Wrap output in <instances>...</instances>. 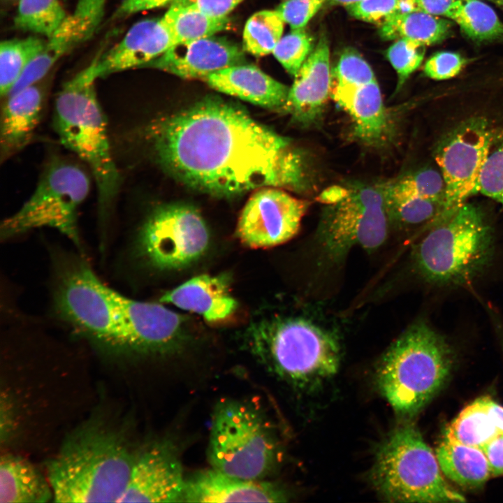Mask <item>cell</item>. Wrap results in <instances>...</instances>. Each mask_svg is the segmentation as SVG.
<instances>
[{
  "mask_svg": "<svg viewBox=\"0 0 503 503\" xmlns=\"http://www.w3.org/2000/svg\"><path fill=\"white\" fill-rule=\"evenodd\" d=\"M148 137L158 162L190 187L235 196L263 187L302 191L305 157L291 140L239 106L206 99L154 122Z\"/></svg>",
  "mask_w": 503,
  "mask_h": 503,
  "instance_id": "cell-1",
  "label": "cell"
},
{
  "mask_svg": "<svg viewBox=\"0 0 503 503\" xmlns=\"http://www.w3.org/2000/svg\"><path fill=\"white\" fill-rule=\"evenodd\" d=\"M50 306L75 335L125 354H163L184 340V319L161 304L137 300L104 284L84 254L50 252Z\"/></svg>",
  "mask_w": 503,
  "mask_h": 503,
  "instance_id": "cell-2",
  "label": "cell"
},
{
  "mask_svg": "<svg viewBox=\"0 0 503 503\" xmlns=\"http://www.w3.org/2000/svg\"><path fill=\"white\" fill-rule=\"evenodd\" d=\"M135 458L122 437L99 427L70 437L48 467L57 502H119Z\"/></svg>",
  "mask_w": 503,
  "mask_h": 503,
  "instance_id": "cell-3",
  "label": "cell"
},
{
  "mask_svg": "<svg viewBox=\"0 0 503 503\" xmlns=\"http://www.w3.org/2000/svg\"><path fill=\"white\" fill-rule=\"evenodd\" d=\"M251 351L291 386L312 391L337 373L341 348L337 337L301 317L265 316L246 330Z\"/></svg>",
  "mask_w": 503,
  "mask_h": 503,
  "instance_id": "cell-4",
  "label": "cell"
},
{
  "mask_svg": "<svg viewBox=\"0 0 503 503\" xmlns=\"http://www.w3.org/2000/svg\"><path fill=\"white\" fill-rule=\"evenodd\" d=\"M97 57L64 84L55 100L53 126L62 145L89 168L97 187L99 217L104 221L117 195L121 177L96 93Z\"/></svg>",
  "mask_w": 503,
  "mask_h": 503,
  "instance_id": "cell-5",
  "label": "cell"
},
{
  "mask_svg": "<svg viewBox=\"0 0 503 503\" xmlns=\"http://www.w3.org/2000/svg\"><path fill=\"white\" fill-rule=\"evenodd\" d=\"M453 362L454 352L446 338L425 322H417L380 358L376 385L398 415L409 418L440 391Z\"/></svg>",
  "mask_w": 503,
  "mask_h": 503,
  "instance_id": "cell-6",
  "label": "cell"
},
{
  "mask_svg": "<svg viewBox=\"0 0 503 503\" xmlns=\"http://www.w3.org/2000/svg\"><path fill=\"white\" fill-rule=\"evenodd\" d=\"M426 229L412 251L414 265L425 281L442 286L465 285L490 263L493 230L474 205L467 202Z\"/></svg>",
  "mask_w": 503,
  "mask_h": 503,
  "instance_id": "cell-7",
  "label": "cell"
},
{
  "mask_svg": "<svg viewBox=\"0 0 503 503\" xmlns=\"http://www.w3.org/2000/svg\"><path fill=\"white\" fill-rule=\"evenodd\" d=\"M442 474L436 454L417 427L407 421L380 444L370 478L376 491L389 502H465V497Z\"/></svg>",
  "mask_w": 503,
  "mask_h": 503,
  "instance_id": "cell-8",
  "label": "cell"
},
{
  "mask_svg": "<svg viewBox=\"0 0 503 503\" xmlns=\"http://www.w3.org/2000/svg\"><path fill=\"white\" fill-rule=\"evenodd\" d=\"M279 453L273 431L256 407L229 399L217 404L207 448L212 468L243 479L262 480L274 469Z\"/></svg>",
  "mask_w": 503,
  "mask_h": 503,
  "instance_id": "cell-9",
  "label": "cell"
},
{
  "mask_svg": "<svg viewBox=\"0 0 503 503\" xmlns=\"http://www.w3.org/2000/svg\"><path fill=\"white\" fill-rule=\"evenodd\" d=\"M319 201L324 205L319 238L331 258L341 260L355 247L374 250L386 240L391 221L383 183L335 185Z\"/></svg>",
  "mask_w": 503,
  "mask_h": 503,
  "instance_id": "cell-10",
  "label": "cell"
},
{
  "mask_svg": "<svg viewBox=\"0 0 503 503\" xmlns=\"http://www.w3.org/2000/svg\"><path fill=\"white\" fill-rule=\"evenodd\" d=\"M89 191L90 180L81 167L65 160L52 161L31 196L1 222V240H8L34 229L50 228L65 235L83 253L78 211Z\"/></svg>",
  "mask_w": 503,
  "mask_h": 503,
  "instance_id": "cell-11",
  "label": "cell"
},
{
  "mask_svg": "<svg viewBox=\"0 0 503 503\" xmlns=\"http://www.w3.org/2000/svg\"><path fill=\"white\" fill-rule=\"evenodd\" d=\"M209 242L208 228L195 208L161 206L152 211L128 242L126 261L157 270L180 269L200 258Z\"/></svg>",
  "mask_w": 503,
  "mask_h": 503,
  "instance_id": "cell-12",
  "label": "cell"
},
{
  "mask_svg": "<svg viewBox=\"0 0 503 503\" xmlns=\"http://www.w3.org/2000/svg\"><path fill=\"white\" fill-rule=\"evenodd\" d=\"M493 143L488 123L478 118L460 125L438 147L435 158L445 189L442 212L432 225L451 216L479 192L481 172Z\"/></svg>",
  "mask_w": 503,
  "mask_h": 503,
  "instance_id": "cell-13",
  "label": "cell"
},
{
  "mask_svg": "<svg viewBox=\"0 0 503 503\" xmlns=\"http://www.w3.org/2000/svg\"><path fill=\"white\" fill-rule=\"evenodd\" d=\"M285 190L263 187L253 191L236 227V235L243 245L255 249L269 248L296 235L309 203Z\"/></svg>",
  "mask_w": 503,
  "mask_h": 503,
  "instance_id": "cell-14",
  "label": "cell"
},
{
  "mask_svg": "<svg viewBox=\"0 0 503 503\" xmlns=\"http://www.w3.org/2000/svg\"><path fill=\"white\" fill-rule=\"evenodd\" d=\"M186 483L175 448L159 442L135 457L119 502H183Z\"/></svg>",
  "mask_w": 503,
  "mask_h": 503,
  "instance_id": "cell-15",
  "label": "cell"
},
{
  "mask_svg": "<svg viewBox=\"0 0 503 503\" xmlns=\"http://www.w3.org/2000/svg\"><path fill=\"white\" fill-rule=\"evenodd\" d=\"M105 2L106 0H78L73 13L67 14L47 38L43 48L27 66L8 96L36 84L59 59L91 38L102 22Z\"/></svg>",
  "mask_w": 503,
  "mask_h": 503,
  "instance_id": "cell-16",
  "label": "cell"
},
{
  "mask_svg": "<svg viewBox=\"0 0 503 503\" xmlns=\"http://www.w3.org/2000/svg\"><path fill=\"white\" fill-rule=\"evenodd\" d=\"M245 52L231 41L211 36L175 44L143 67L156 68L184 79L204 80L212 73L246 63Z\"/></svg>",
  "mask_w": 503,
  "mask_h": 503,
  "instance_id": "cell-17",
  "label": "cell"
},
{
  "mask_svg": "<svg viewBox=\"0 0 503 503\" xmlns=\"http://www.w3.org/2000/svg\"><path fill=\"white\" fill-rule=\"evenodd\" d=\"M330 98L350 117L352 135L358 142L378 149L391 143L394 122L377 80L359 86L332 85Z\"/></svg>",
  "mask_w": 503,
  "mask_h": 503,
  "instance_id": "cell-18",
  "label": "cell"
},
{
  "mask_svg": "<svg viewBox=\"0 0 503 503\" xmlns=\"http://www.w3.org/2000/svg\"><path fill=\"white\" fill-rule=\"evenodd\" d=\"M331 88L329 43L326 34L321 33L294 76L284 112L302 126H310L318 123L330 97Z\"/></svg>",
  "mask_w": 503,
  "mask_h": 503,
  "instance_id": "cell-19",
  "label": "cell"
},
{
  "mask_svg": "<svg viewBox=\"0 0 503 503\" xmlns=\"http://www.w3.org/2000/svg\"><path fill=\"white\" fill-rule=\"evenodd\" d=\"M173 45L170 30L162 16L135 23L112 48L98 54L97 78L143 67Z\"/></svg>",
  "mask_w": 503,
  "mask_h": 503,
  "instance_id": "cell-20",
  "label": "cell"
},
{
  "mask_svg": "<svg viewBox=\"0 0 503 503\" xmlns=\"http://www.w3.org/2000/svg\"><path fill=\"white\" fill-rule=\"evenodd\" d=\"M289 496L275 483L228 475L214 468L187 480L185 502H284Z\"/></svg>",
  "mask_w": 503,
  "mask_h": 503,
  "instance_id": "cell-21",
  "label": "cell"
},
{
  "mask_svg": "<svg viewBox=\"0 0 503 503\" xmlns=\"http://www.w3.org/2000/svg\"><path fill=\"white\" fill-rule=\"evenodd\" d=\"M204 81L219 92L270 110L284 112L290 89L258 67L246 63L212 73Z\"/></svg>",
  "mask_w": 503,
  "mask_h": 503,
  "instance_id": "cell-22",
  "label": "cell"
},
{
  "mask_svg": "<svg viewBox=\"0 0 503 503\" xmlns=\"http://www.w3.org/2000/svg\"><path fill=\"white\" fill-rule=\"evenodd\" d=\"M159 301L196 313L209 322L227 319L238 306L225 275L194 277L166 292Z\"/></svg>",
  "mask_w": 503,
  "mask_h": 503,
  "instance_id": "cell-23",
  "label": "cell"
},
{
  "mask_svg": "<svg viewBox=\"0 0 503 503\" xmlns=\"http://www.w3.org/2000/svg\"><path fill=\"white\" fill-rule=\"evenodd\" d=\"M43 93L36 84L6 97L1 115V162L23 150L32 140L43 108Z\"/></svg>",
  "mask_w": 503,
  "mask_h": 503,
  "instance_id": "cell-24",
  "label": "cell"
},
{
  "mask_svg": "<svg viewBox=\"0 0 503 503\" xmlns=\"http://www.w3.org/2000/svg\"><path fill=\"white\" fill-rule=\"evenodd\" d=\"M53 498L48 477L27 459L5 454L0 462L1 503H42Z\"/></svg>",
  "mask_w": 503,
  "mask_h": 503,
  "instance_id": "cell-25",
  "label": "cell"
},
{
  "mask_svg": "<svg viewBox=\"0 0 503 503\" xmlns=\"http://www.w3.org/2000/svg\"><path fill=\"white\" fill-rule=\"evenodd\" d=\"M435 454L443 474L462 487L480 488L491 476L487 458L481 448L444 437Z\"/></svg>",
  "mask_w": 503,
  "mask_h": 503,
  "instance_id": "cell-26",
  "label": "cell"
},
{
  "mask_svg": "<svg viewBox=\"0 0 503 503\" xmlns=\"http://www.w3.org/2000/svg\"><path fill=\"white\" fill-rule=\"evenodd\" d=\"M451 22L448 18L420 10L398 11L378 25L379 34L386 41L406 38L430 45L451 36Z\"/></svg>",
  "mask_w": 503,
  "mask_h": 503,
  "instance_id": "cell-27",
  "label": "cell"
},
{
  "mask_svg": "<svg viewBox=\"0 0 503 503\" xmlns=\"http://www.w3.org/2000/svg\"><path fill=\"white\" fill-rule=\"evenodd\" d=\"M488 407V396L467 405L446 427L444 437L459 443L482 449L499 434Z\"/></svg>",
  "mask_w": 503,
  "mask_h": 503,
  "instance_id": "cell-28",
  "label": "cell"
},
{
  "mask_svg": "<svg viewBox=\"0 0 503 503\" xmlns=\"http://www.w3.org/2000/svg\"><path fill=\"white\" fill-rule=\"evenodd\" d=\"M469 38L479 42L503 39V22L481 0H459L447 15Z\"/></svg>",
  "mask_w": 503,
  "mask_h": 503,
  "instance_id": "cell-29",
  "label": "cell"
},
{
  "mask_svg": "<svg viewBox=\"0 0 503 503\" xmlns=\"http://www.w3.org/2000/svg\"><path fill=\"white\" fill-rule=\"evenodd\" d=\"M163 17L170 30L173 45L214 36L230 24L228 17H211L195 8L174 3Z\"/></svg>",
  "mask_w": 503,
  "mask_h": 503,
  "instance_id": "cell-30",
  "label": "cell"
},
{
  "mask_svg": "<svg viewBox=\"0 0 503 503\" xmlns=\"http://www.w3.org/2000/svg\"><path fill=\"white\" fill-rule=\"evenodd\" d=\"M45 40L35 36L3 41L0 44V93L6 97L27 66L43 48Z\"/></svg>",
  "mask_w": 503,
  "mask_h": 503,
  "instance_id": "cell-31",
  "label": "cell"
},
{
  "mask_svg": "<svg viewBox=\"0 0 503 503\" xmlns=\"http://www.w3.org/2000/svg\"><path fill=\"white\" fill-rule=\"evenodd\" d=\"M383 184L386 201L414 197L443 204L445 187L439 170L424 168Z\"/></svg>",
  "mask_w": 503,
  "mask_h": 503,
  "instance_id": "cell-32",
  "label": "cell"
},
{
  "mask_svg": "<svg viewBox=\"0 0 503 503\" xmlns=\"http://www.w3.org/2000/svg\"><path fill=\"white\" fill-rule=\"evenodd\" d=\"M284 24L275 10H263L254 13L244 27L243 50L256 57L272 52L282 37Z\"/></svg>",
  "mask_w": 503,
  "mask_h": 503,
  "instance_id": "cell-33",
  "label": "cell"
},
{
  "mask_svg": "<svg viewBox=\"0 0 503 503\" xmlns=\"http://www.w3.org/2000/svg\"><path fill=\"white\" fill-rule=\"evenodd\" d=\"M66 15L60 0H19L14 24L20 30L47 38Z\"/></svg>",
  "mask_w": 503,
  "mask_h": 503,
  "instance_id": "cell-34",
  "label": "cell"
},
{
  "mask_svg": "<svg viewBox=\"0 0 503 503\" xmlns=\"http://www.w3.org/2000/svg\"><path fill=\"white\" fill-rule=\"evenodd\" d=\"M314 47L313 38L305 28L291 29L281 38L272 54L284 69L294 77Z\"/></svg>",
  "mask_w": 503,
  "mask_h": 503,
  "instance_id": "cell-35",
  "label": "cell"
},
{
  "mask_svg": "<svg viewBox=\"0 0 503 503\" xmlns=\"http://www.w3.org/2000/svg\"><path fill=\"white\" fill-rule=\"evenodd\" d=\"M425 46L415 41L400 38L395 40L386 50V57L398 75L396 91L421 64Z\"/></svg>",
  "mask_w": 503,
  "mask_h": 503,
  "instance_id": "cell-36",
  "label": "cell"
},
{
  "mask_svg": "<svg viewBox=\"0 0 503 503\" xmlns=\"http://www.w3.org/2000/svg\"><path fill=\"white\" fill-rule=\"evenodd\" d=\"M332 85L359 86L376 80L374 71L355 50L347 48L331 70Z\"/></svg>",
  "mask_w": 503,
  "mask_h": 503,
  "instance_id": "cell-37",
  "label": "cell"
},
{
  "mask_svg": "<svg viewBox=\"0 0 503 503\" xmlns=\"http://www.w3.org/2000/svg\"><path fill=\"white\" fill-rule=\"evenodd\" d=\"M479 192L503 206V138L488 154L481 175Z\"/></svg>",
  "mask_w": 503,
  "mask_h": 503,
  "instance_id": "cell-38",
  "label": "cell"
},
{
  "mask_svg": "<svg viewBox=\"0 0 503 503\" xmlns=\"http://www.w3.org/2000/svg\"><path fill=\"white\" fill-rule=\"evenodd\" d=\"M402 0H361L345 6L353 17L378 25L391 15L401 10Z\"/></svg>",
  "mask_w": 503,
  "mask_h": 503,
  "instance_id": "cell-39",
  "label": "cell"
},
{
  "mask_svg": "<svg viewBox=\"0 0 503 503\" xmlns=\"http://www.w3.org/2000/svg\"><path fill=\"white\" fill-rule=\"evenodd\" d=\"M326 0H284L275 9L291 29H303Z\"/></svg>",
  "mask_w": 503,
  "mask_h": 503,
  "instance_id": "cell-40",
  "label": "cell"
},
{
  "mask_svg": "<svg viewBox=\"0 0 503 503\" xmlns=\"http://www.w3.org/2000/svg\"><path fill=\"white\" fill-rule=\"evenodd\" d=\"M467 62L465 58L458 53L439 52L426 61L423 72L427 77L433 80H447L457 75Z\"/></svg>",
  "mask_w": 503,
  "mask_h": 503,
  "instance_id": "cell-41",
  "label": "cell"
},
{
  "mask_svg": "<svg viewBox=\"0 0 503 503\" xmlns=\"http://www.w3.org/2000/svg\"><path fill=\"white\" fill-rule=\"evenodd\" d=\"M244 0H175L172 3L190 6L214 17L225 18Z\"/></svg>",
  "mask_w": 503,
  "mask_h": 503,
  "instance_id": "cell-42",
  "label": "cell"
},
{
  "mask_svg": "<svg viewBox=\"0 0 503 503\" xmlns=\"http://www.w3.org/2000/svg\"><path fill=\"white\" fill-rule=\"evenodd\" d=\"M459 0H402L401 10H420L436 16L447 17Z\"/></svg>",
  "mask_w": 503,
  "mask_h": 503,
  "instance_id": "cell-43",
  "label": "cell"
},
{
  "mask_svg": "<svg viewBox=\"0 0 503 503\" xmlns=\"http://www.w3.org/2000/svg\"><path fill=\"white\" fill-rule=\"evenodd\" d=\"M175 0H122L112 15L119 20L143 11L171 4Z\"/></svg>",
  "mask_w": 503,
  "mask_h": 503,
  "instance_id": "cell-44",
  "label": "cell"
},
{
  "mask_svg": "<svg viewBox=\"0 0 503 503\" xmlns=\"http://www.w3.org/2000/svg\"><path fill=\"white\" fill-rule=\"evenodd\" d=\"M491 476L503 475V433H499L482 448Z\"/></svg>",
  "mask_w": 503,
  "mask_h": 503,
  "instance_id": "cell-45",
  "label": "cell"
},
{
  "mask_svg": "<svg viewBox=\"0 0 503 503\" xmlns=\"http://www.w3.org/2000/svg\"><path fill=\"white\" fill-rule=\"evenodd\" d=\"M488 407L500 433H503V407L488 396Z\"/></svg>",
  "mask_w": 503,
  "mask_h": 503,
  "instance_id": "cell-46",
  "label": "cell"
},
{
  "mask_svg": "<svg viewBox=\"0 0 503 503\" xmlns=\"http://www.w3.org/2000/svg\"><path fill=\"white\" fill-rule=\"evenodd\" d=\"M491 316L493 321L495 330L496 331L497 335L498 336L499 342L503 351V326L499 321V319H497V318L493 314H491Z\"/></svg>",
  "mask_w": 503,
  "mask_h": 503,
  "instance_id": "cell-47",
  "label": "cell"
},
{
  "mask_svg": "<svg viewBox=\"0 0 503 503\" xmlns=\"http://www.w3.org/2000/svg\"><path fill=\"white\" fill-rule=\"evenodd\" d=\"M361 0H326V3L329 6H343L359 1Z\"/></svg>",
  "mask_w": 503,
  "mask_h": 503,
  "instance_id": "cell-48",
  "label": "cell"
},
{
  "mask_svg": "<svg viewBox=\"0 0 503 503\" xmlns=\"http://www.w3.org/2000/svg\"><path fill=\"white\" fill-rule=\"evenodd\" d=\"M494 4L503 9V0H488Z\"/></svg>",
  "mask_w": 503,
  "mask_h": 503,
  "instance_id": "cell-49",
  "label": "cell"
}]
</instances>
